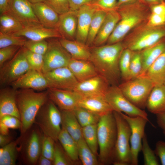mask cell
I'll return each instance as SVG.
<instances>
[{
    "mask_svg": "<svg viewBox=\"0 0 165 165\" xmlns=\"http://www.w3.org/2000/svg\"><path fill=\"white\" fill-rule=\"evenodd\" d=\"M27 40L23 36L0 32V49L11 46H23Z\"/></svg>",
    "mask_w": 165,
    "mask_h": 165,
    "instance_id": "cell-42",
    "label": "cell"
},
{
    "mask_svg": "<svg viewBox=\"0 0 165 165\" xmlns=\"http://www.w3.org/2000/svg\"><path fill=\"white\" fill-rule=\"evenodd\" d=\"M58 141L71 159L77 163L79 160L77 142L63 128L58 137Z\"/></svg>",
    "mask_w": 165,
    "mask_h": 165,
    "instance_id": "cell-33",
    "label": "cell"
},
{
    "mask_svg": "<svg viewBox=\"0 0 165 165\" xmlns=\"http://www.w3.org/2000/svg\"><path fill=\"white\" fill-rule=\"evenodd\" d=\"M12 138L9 134L3 135L0 134V146L2 147L12 141Z\"/></svg>",
    "mask_w": 165,
    "mask_h": 165,
    "instance_id": "cell-56",
    "label": "cell"
},
{
    "mask_svg": "<svg viewBox=\"0 0 165 165\" xmlns=\"http://www.w3.org/2000/svg\"><path fill=\"white\" fill-rule=\"evenodd\" d=\"M146 24L152 26H160L165 25V15L151 13L149 15Z\"/></svg>",
    "mask_w": 165,
    "mask_h": 165,
    "instance_id": "cell-51",
    "label": "cell"
},
{
    "mask_svg": "<svg viewBox=\"0 0 165 165\" xmlns=\"http://www.w3.org/2000/svg\"><path fill=\"white\" fill-rule=\"evenodd\" d=\"M25 49L26 57L31 69L42 72L44 64V55L35 53Z\"/></svg>",
    "mask_w": 165,
    "mask_h": 165,
    "instance_id": "cell-43",
    "label": "cell"
},
{
    "mask_svg": "<svg viewBox=\"0 0 165 165\" xmlns=\"http://www.w3.org/2000/svg\"><path fill=\"white\" fill-rule=\"evenodd\" d=\"M43 134L35 124L20 138L19 155L24 164L36 165L41 154Z\"/></svg>",
    "mask_w": 165,
    "mask_h": 165,
    "instance_id": "cell-6",
    "label": "cell"
},
{
    "mask_svg": "<svg viewBox=\"0 0 165 165\" xmlns=\"http://www.w3.org/2000/svg\"></svg>",
    "mask_w": 165,
    "mask_h": 165,
    "instance_id": "cell-64",
    "label": "cell"
},
{
    "mask_svg": "<svg viewBox=\"0 0 165 165\" xmlns=\"http://www.w3.org/2000/svg\"><path fill=\"white\" fill-rule=\"evenodd\" d=\"M6 13L17 20L24 27L42 25L35 14L32 4L28 0H11Z\"/></svg>",
    "mask_w": 165,
    "mask_h": 165,
    "instance_id": "cell-15",
    "label": "cell"
},
{
    "mask_svg": "<svg viewBox=\"0 0 165 165\" xmlns=\"http://www.w3.org/2000/svg\"><path fill=\"white\" fill-rule=\"evenodd\" d=\"M79 159L83 165H97L96 156L89 147L83 137L77 142Z\"/></svg>",
    "mask_w": 165,
    "mask_h": 165,
    "instance_id": "cell-36",
    "label": "cell"
},
{
    "mask_svg": "<svg viewBox=\"0 0 165 165\" xmlns=\"http://www.w3.org/2000/svg\"><path fill=\"white\" fill-rule=\"evenodd\" d=\"M36 165H53V161L41 154L38 159Z\"/></svg>",
    "mask_w": 165,
    "mask_h": 165,
    "instance_id": "cell-57",
    "label": "cell"
},
{
    "mask_svg": "<svg viewBox=\"0 0 165 165\" xmlns=\"http://www.w3.org/2000/svg\"><path fill=\"white\" fill-rule=\"evenodd\" d=\"M154 151L156 156L159 157L161 164L165 165V141H157Z\"/></svg>",
    "mask_w": 165,
    "mask_h": 165,
    "instance_id": "cell-52",
    "label": "cell"
},
{
    "mask_svg": "<svg viewBox=\"0 0 165 165\" xmlns=\"http://www.w3.org/2000/svg\"><path fill=\"white\" fill-rule=\"evenodd\" d=\"M55 141L51 137L43 134L41 154L53 161Z\"/></svg>",
    "mask_w": 165,
    "mask_h": 165,
    "instance_id": "cell-45",
    "label": "cell"
},
{
    "mask_svg": "<svg viewBox=\"0 0 165 165\" xmlns=\"http://www.w3.org/2000/svg\"><path fill=\"white\" fill-rule=\"evenodd\" d=\"M43 73L47 81L48 88L74 90L79 83L68 67Z\"/></svg>",
    "mask_w": 165,
    "mask_h": 165,
    "instance_id": "cell-14",
    "label": "cell"
},
{
    "mask_svg": "<svg viewBox=\"0 0 165 165\" xmlns=\"http://www.w3.org/2000/svg\"><path fill=\"white\" fill-rule=\"evenodd\" d=\"M48 99L61 110H73L78 106L83 97L74 90L53 88L47 89Z\"/></svg>",
    "mask_w": 165,
    "mask_h": 165,
    "instance_id": "cell-16",
    "label": "cell"
},
{
    "mask_svg": "<svg viewBox=\"0 0 165 165\" xmlns=\"http://www.w3.org/2000/svg\"><path fill=\"white\" fill-rule=\"evenodd\" d=\"M110 86L105 79L99 74L85 81L79 82L74 90L83 97L105 95Z\"/></svg>",
    "mask_w": 165,
    "mask_h": 165,
    "instance_id": "cell-18",
    "label": "cell"
},
{
    "mask_svg": "<svg viewBox=\"0 0 165 165\" xmlns=\"http://www.w3.org/2000/svg\"><path fill=\"white\" fill-rule=\"evenodd\" d=\"M147 6L139 1L119 6L117 11L120 19L107 40V44L121 42L130 31L146 22L149 15Z\"/></svg>",
    "mask_w": 165,
    "mask_h": 165,
    "instance_id": "cell-2",
    "label": "cell"
},
{
    "mask_svg": "<svg viewBox=\"0 0 165 165\" xmlns=\"http://www.w3.org/2000/svg\"><path fill=\"white\" fill-rule=\"evenodd\" d=\"M146 108L156 115L165 113V85L154 86L148 98Z\"/></svg>",
    "mask_w": 165,
    "mask_h": 165,
    "instance_id": "cell-27",
    "label": "cell"
},
{
    "mask_svg": "<svg viewBox=\"0 0 165 165\" xmlns=\"http://www.w3.org/2000/svg\"><path fill=\"white\" fill-rule=\"evenodd\" d=\"M61 127L65 129L77 142L82 137V127L73 110H61Z\"/></svg>",
    "mask_w": 165,
    "mask_h": 165,
    "instance_id": "cell-30",
    "label": "cell"
},
{
    "mask_svg": "<svg viewBox=\"0 0 165 165\" xmlns=\"http://www.w3.org/2000/svg\"><path fill=\"white\" fill-rule=\"evenodd\" d=\"M96 0H69L70 11H76L82 6L90 4Z\"/></svg>",
    "mask_w": 165,
    "mask_h": 165,
    "instance_id": "cell-53",
    "label": "cell"
},
{
    "mask_svg": "<svg viewBox=\"0 0 165 165\" xmlns=\"http://www.w3.org/2000/svg\"><path fill=\"white\" fill-rule=\"evenodd\" d=\"M9 128L2 123H0V133L1 134L7 135L9 134Z\"/></svg>",
    "mask_w": 165,
    "mask_h": 165,
    "instance_id": "cell-60",
    "label": "cell"
},
{
    "mask_svg": "<svg viewBox=\"0 0 165 165\" xmlns=\"http://www.w3.org/2000/svg\"><path fill=\"white\" fill-rule=\"evenodd\" d=\"M124 49L121 42L90 48L89 59L99 74L104 77L110 86H118L121 79L119 61Z\"/></svg>",
    "mask_w": 165,
    "mask_h": 165,
    "instance_id": "cell-1",
    "label": "cell"
},
{
    "mask_svg": "<svg viewBox=\"0 0 165 165\" xmlns=\"http://www.w3.org/2000/svg\"><path fill=\"white\" fill-rule=\"evenodd\" d=\"M151 13L165 15V1L149 6Z\"/></svg>",
    "mask_w": 165,
    "mask_h": 165,
    "instance_id": "cell-54",
    "label": "cell"
},
{
    "mask_svg": "<svg viewBox=\"0 0 165 165\" xmlns=\"http://www.w3.org/2000/svg\"><path fill=\"white\" fill-rule=\"evenodd\" d=\"M17 90L12 87L2 88L0 91V118L10 115L18 118L20 117L17 107L16 96Z\"/></svg>",
    "mask_w": 165,
    "mask_h": 165,
    "instance_id": "cell-23",
    "label": "cell"
},
{
    "mask_svg": "<svg viewBox=\"0 0 165 165\" xmlns=\"http://www.w3.org/2000/svg\"><path fill=\"white\" fill-rule=\"evenodd\" d=\"M53 163V165H72L76 164L70 158L58 141L55 143Z\"/></svg>",
    "mask_w": 165,
    "mask_h": 165,
    "instance_id": "cell-40",
    "label": "cell"
},
{
    "mask_svg": "<svg viewBox=\"0 0 165 165\" xmlns=\"http://www.w3.org/2000/svg\"><path fill=\"white\" fill-rule=\"evenodd\" d=\"M165 50V38L155 45L140 51L142 69L139 76L144 75L157 58Z\"/></svg>",
    "mask_w": 165,
    "mask_h": 165,
    "instance_id": "cell-29",
    "label": "cell"
},
{
    "mask_svg": "<svg viewBox=\"0 0 165 165\" xmlns=\"http://www.w3.org/2000/svg\"><path fill=\"white\" fill-rule=\"evenodd\" d=\"M141 151L143 156L144 165H160L154 151L151 149L149 145L145 133L142 139Z\"/></svg>",
    "mask_w": 165,
    "mask_h": 165,
    "instance_id": "cell-41",
    "label": "cell"
},
{
    "mask_svg": "<svg viewBox=\"0 0 165 165\" xmlns=\"http://www.w3.org/2000/svg\"><path fill=\"white\" fill-rule=\"evenodd\" d=\"M163 84H164V85H165V80H164V82Z\"/></svg>",
    "mask_w": 165,
    "mask_h": 165,
    "instance_id": "cell-63",
    "label": "cell"
},
{
    "mask_svg": "<svg viewBox=\"0 0 165 165\" xmlns=\"http://www.w3.org/2000/svg\"><path fill=\"white\" fill-rule=\"evenodd\" d=\"M107 12L97 9L94 12L90 26L86 45L90 47L94 40L105 19Z\"/></svg>",
    "mask_w": 165,
    "mask_h": 165,
    "instance_id": "cell-35",
    "label": "cell"
},
{
    "mask_svg": "<svg viewBox=\"0 0 165 165\" xmlns=\"http://www.w3.org/2000/svg\"><path fill=\"white\" fill-rule=\"evenodd\" d=\"M96 9L93 5L88 4L82 6L76 11L77 18L76 40L86 44L90 24Z\"/></svg>",
    "mask_w": 165,
    "mask_h": 165,
    "instance_id": "cell-19",
    "label": "cell"
},
{
    "mask_svg": "<svg viewBox=\"0 0 165 165\" xmlns=\"http://www.w3.org/2000/svg\"><path fill=\"white\" fill-rule=\"evenodd\" d=\"M98 161L101 165L112 164L117 135L113 111L101 116L97 124Z\"/></svg>",
    "mask_w": 165,
    "mask_h": 165,
    "instance_id": "cell-4",
    "label": "cell"
},
{
    "mask_svg": "<svg viewBox=\"0 0 165 165\" xmlns=\"http://www.w3.org/2000/svg\"><path fill=\"white\" fill-rule=\"evenodd\" d=\"M20 138L0 148V165H15L19 155Z\"/></svg>",
    "mask_w": 165,
    "mask_h": 165,
    "instance_id": "cell-32",
    "label": "cell"
},
{
    "mask_svg": "<svg viewBox=\"0 0 165 165\" xmlns=\"http://www.w3.org/2000/svg\"><path fill=\"white\" fill-rule=\"evenodd\" d=\"M22 47L11 46L0 49V67L12 59Z\"/></svg>",
    "mask_w": 165,
    "mask_h": 165,
    "instance_id": "cell-48",
    "label": "cell"
},
{
    "mask_svg": "<svg viewBox=\"0 0 165 165\" xmlns=\"http://www.w3.org/2000/svg\"><path fill=\"white\" fill-rule=\"evenodd\" d=\"M120 19L117 10L108 12L94 40V46H101L107 42Z\"/></svg>",
    "mask_w": 165,
    "mask_h": 165,
    "instance_id": "cell-24",
    "label": "cell"
},
{
    "mask_svg": "<svg viewBox=\"0 0 165 165\" xmlns=\"http://www.w3.org/2000/svg\"><path fill=\"white\" fill-rule=\"evenodd\" d=\"M105 96L113 111L124 113L130 117H142L149 120L146 112L131 103L124 95L118 86H110Z\"/></svg>",
    "mask_w": 165,
    "mask_h": 165,
    "instance_id": "cell-11",
    "label": "cell"
},
{
    "mask_svg": "<svg viewBox=\"0 0 165 165\" xmlns=\"http://www.w3.org/2000/svg\"><path fill=\"white\" fill-rule=\"evenodd\" d=\"M59 41L63 47L69 53L72 58L78 60H89L90 48L76 40H69L61 38Z\"/></svg>",
    "mask_w": 165,
    "mask_h": 165,
    "instance_id": "cell-28",
    "label": "cell"
},
{
    "mask_svg": "<svg viewBox=\"0 0 165 165\" xmlns=\"http://www.w3.org/2000/svg\"><path fill=\"white\" fill-rule=\"evenodd\" d=\"M73 110L82 127L97 124L101 116L79 106Z\"/></svg>",
    "mask_w": 165,
    "mask_h": 165,
    "instance_id": "cell-37",
    "label": "cell"
},
{
    "mask_svg": "<svg viewBox=\"0 0 165 165\" xmlns=\"http://www.w3.org/2000/svg\"><path fill=\"white\" fill-rule=\"evenodd\" d=\"M141 69L140 51H133L130 65L129 80L139 76Z\"/></svg>",
    "mask_w": 165,
    "mask_h": 165,
    "instance_id": "cell-44",
    "label": "cell"
},
{
    "mask_svg": "<svg viewBox=\"0 0 165 165\" xmlns=\"http://www.w3.org/2000/svg\"><path fill=\"white\" fill-rule=\"evenodd\" d=\"M48 99L47 91L38 92L31 89L17 90L16 100L21 122V135L33 125L38 112Z\"/></svg>",
    "mask_w": 165,
    "mask_h": 165,
    "instance_id": "cell-3",
    "label": "cell"
},
{
    "mask_svg": "<svg viewBox=\"0 0 165 165\" xmlns=\"http://www.w3.org/2000/svg\"><path fill=\"white\" fill-rule=\"evenodd\" d=\"M133 51L124 48L121 55L119 61V67L121 78L123 82L129 80L130 61Z\"/></svg>",
    "mask_w": 165,
    "mask_h": 165,
    "instance_id": "cell-39",
    "label": "cell"
},
{
    "mask_svg": "<svg viewBox=\"0 0 165 165\" xmlns=\"http://www.w3.org/2000/svg\"><path fill=\"white\" fill-rule=\"evenodd\" d=\"M44 135L58 141L61 130V114L56 105L48 99L38 112L34 123Z\"/></svg>",
    "mask_w": 165,
    "mask_h": 165,
    "instance_id": "cell-7",
    "label": "cell"
},
{
    "mask_svg": "<svg viewBox=\"0 0 165 165\" xmlns=\"http://www.w3.org/2000/svg\"><path fill=\"white\" fill-rule=\"evenodd\" d=\"M68 67L79 82L99 75L95 67L89 60H78L72 58Z\"/></svg>",
    "mask_w": 165,
    "mask_h": 165,
    "instance_id": "cell-21",
    "label": "cell"
},
{
    "mask_svg": "<svg viewBox=\"0 0 165 165\" xmlns=\"http://www.w3.org/2000/svg\"><path fill=\"white\" fill-rule=\"evenodd\" d=\"M24 28L17 20L6 13L0 14V32L4 34H14Z\"/></svg>",
    "mask_w": 165,
    "mask_h": 165,
    "instance_id": "cell-34",
    "label": "cell"
},
{
    "mask_svg": "<svg viewBox=\"0 0 165 165\" xmlns=\"http://www.w3.org/2000/svg\"><path fill=\"white\" fill-rule=\"evenodd\" d=\"M97 9L109 12L117 10V0H96L90 4Z\"/></svg>",
    "mask_w": 165,
    "mask_h": 165,
    "instance_id": "cell-49",
    "label": "cell"
},
{
    "mask_svg": "<svg viewBox=\"0 0 165 165\" xmlns=\"http://www.w3.org/2000/svg\"><path fill=\"white\" fill-rule=\"evenodd\" d=\"M113 113L117 125V135L112 164L131 165L130 127L120 113L113 111Z\"/></svg>",
    "mask_w": 165,
    "mask_h": 165,
    "instance_id": "cell-8",
    "label": "cell"
},
{
    "mask_svg": "<svg viewBox=\"0 0 165 165\" xmlns=\"http://www.w3.org/2000/svg\"><path fill=\"white\" fill-rule=\"evenodd\" d=\"M118 86L131 103L144 110L146 108L148 98L154 86L151 80L143 75L123 82Z\"/></svg>",
    "mask_w": 165,
    "mask_h": 165,
    "instance_id": "cell-9",
    "label": "cell"
},
{
    "mask_svg": "<svg viewBox=\"0 0 165 165\" xmlns=\"http://www.w3.org/2000/svg\"><path fill=\"white\" fill-rule=\"evenodd\" d=\"M10 85L16 90L29 89L38 91L49 87L47 81L43 73L32 69L29 70Z\"/></svg>",
    "mask_w": 165,
    "mask_h": 165,
    "instance_id": "cell-17",
    "label": "cell"
},
{
    "mask_svg": "<svg viewBox=\"0 0 165 165\" xmlns=\"http://www.w3.org/2000/svg\"><path fill=\"white\" fill-rule=\"evenodd\" d=\"M78 106L102 116L113 111L106 101L105 95H94L83 97Z\"/></svg>",
    "mask_w": 165,
    "mask_h": 165,
    "instance_id": "cell-26",
    "label": "cell"
},
{
    "mask_svg": "<svg viewBox=\"0 0 165 165\" xmlns=\"http://www.w3.org/2000/svg\"><path fill=\"white\" fill-rule=\"evenodd\" d=\"M12 34L23 36L28 40L35 41L49 38H62L57 29L47 28L42 25L25 27L21 30Z\"/></svg>",
    "mask_w": 165,
    "mask_h": 165,
    "instance_id": "cell-20",
    "label": "cell"
},
{
    "mask_svg": "<svg viewBox=\"0 0 165 165\" xmlns=\"http://www.w3.org/2000/svg\"><path fill=\"white\" fill-rule=\"evenodd\" d=\"M48 42V48L44 55V64L42 72L44 73L60 68L68 67L72 57L59 40L53 39Z\"/></svg>",
    "mask_w": 165,
    "mask_h": 165,
    "instance_id": "cell-12",
    "label": "cell"
},
{
    "mask_svg": "<svg viewBox=\"0 0 165 165\" xmlns=\"http://www.w3.org/2000/svg\"><path fill=\"white\" fill-rule=\"evenodd\" d=\"M32 5L35 14L42 26L57 29L59 15L44 2L33 4Z\"/></svg>",
    "mask_w": 165,
    "mask_h": 165,
    "instance_id": "cell-22",
    "label": "cell"
},
{
    "mask_svg": "<svg viewBox=\"0 0 165 165\" xmlns=\"http://www.w3.org/2000/svg\"><path fill=\"white\" fill-rule=\"evenodd\" d=\"M82 137L93 153L98 156L99 146L97 134V124L82 127Z\"/></svg>",
    "mask_w": 165,
    "mask_h": 165,
    "instance_id": "cell-38",
    "label": "cell"
},
{
    "mask_svg": "<svg viewBox=\"0 0 165 165\" xmlns=\"http://www.w3.org/2000/svg\"><path fill=\"white\" fill-rule=\"evenodd\" d=\"M32 4L39 2H44V0H28Z\"/></svg>",
    "mask_w": 165,
    "mask_h": 165,
    "instance_id": "cell-62",
    "label": "cell"
},
{
    "mask_svg": "<svg viewBox=\"0 0 165 165\" xmlns=\"http://www.w3.org/2000/svg\"><path fill=\"white\" fill-rule=\"evenodd\" d=\"M0 68V85L3 86L10 85L31 69L24 47L22 46L12 59Z\"/></svg>",
    "mask_w": 165,
    "mask_h": 165,
    "instance_id": "cell-10",
    "label": "cell"
},
{
    "mask_svg": "<svg viewBox=\"0 0 165 165\" xmlns=\"http://www.w3.org/2000/svg\"><path fill=\"white\" fill-rule=\"evenodd\" d=\"M0 123L9 129H20L21 126L20 120L14 116L6 115L0 118Z\"/></svg>",
    "mask_w": 165,
    "mask_h": 165,
    "instance_id": "cell-50",
    "label": "cell"
},
{
    "mask_svg": "<svg viewBox=\"0 0 165 165\" xmlns=\"http://www.w3.org/2000/svg\"><path fill=\"white\" fill-rule=\"evenodd\" d=\"M154 86L163 84L165 79V50L157 58L144 75Z\"/></svg>",
    "mask_w": 165,
    "mask_h": 165,
    "instance_id": "cell-31",
    "label": "cell"
},
{
    "mask_svg": "<svg viewBox=\"0 0 165 165\" xmlns=\"http://www.w3.org/2000/svg\"><path fill=\"white\" fill-rule=\"evenodd\" d=\"M165 0H140V1L148 6L160 3Z\"/></svg>",
    "mask_w": 165,
    "mask_h": 165,
    "instance_id": "cell-59",
    "label": "cell"
},
{
    "mask_svg": "<svg viewBox=\"0 0 165 165\" xmlns=\"http://www.w3.org/2000/svg\"><path fill=\"white\" fill-rule=\"evenodd\" d=\"M156 116L157 124L165 136V113L157 114Z\"/></svg>",
    "mask_w": 165,
    "mask_h": 165,
    "instance_id": "cell-55",
    "label": "cell"
},
{
    "mask_svg": "<svg viewBox=\"0 0 165 165\" xmlns=\"http://www.w3.org/2000/svg\"><path fill=\"white\" fill-rule=\"evenodd\" d=\"M44 2L51 7L59 15L70 11L69 0H44Z\"/></svg>",
    "mask_w": 165,
    "mask_h": 165,
    "instance_id": "cell-47",
    "label": "cell"
},
{
    "mask_svg": "<svg viewBox=\"0 0 165 165\" xmlns=\"http://www.w3.org/2000/svg\"><path fill=\"white\" fill-rule=\"evenodd\" d=\"M140 0H117V7L118 8L123 5L136 2Z\"/></svg>",
    "mask_w": 165,
    "mask_h": 165,
    "instance_id": "cell-61",
    "label": "cell"
},
{
    "mask_svg": "<svg viewBox=\"0 0 165 165\" xmlns=\"http://www.w3.org/2000/svg\"><path fill=\"white\" fill-rule=\"evenodd\" d=\"M11 0H0V14L6 13L9 8Z\"/></svg>",
    "mask_w": 165,
    "mask_h": 165,
    "instance_id": "cell-58",
    "label": "cell"
},
{
    "mask_svg": "<svg viewBox=\"0 0 165 165\" xmlns=\"http://www.w3.org/2000/svg\"><path fill=\"white\" fill-rule=\"evenodd\" d=\"M128 123L131 129L130 143L131 154V165L138 164V156L141 151L145 130L149 120L141 116L130 117L120 112Z\"/></svg>",
    "mask_w": 165,
    "mask_h": 165,
    "instance_id": "cell-13",
    "label": "cell"
},
{
    "mask_svg": "<svg viewBox=\"0 0 165 165\" xmlns=\"http://www.w3.org/2000/svg\"><path fill=\"white\" fill-rule=\"evenodd\" d=\"M23 46L32 52L44 55L48 48V42L46 40L36 41L27 40Z\"/></svg>",
    "mask_w": 165,
    "mask_h": 165,
    "instance_id": "cell-46",
    "label": "cell"
},
{
    "mask_svg": "<svg viewBox=\"0 0 165 165\" xmlns=\"http://www.w3.org/2000/svg\"><path fill=\"white\" fill-rule=\"evenodd\" d=\"M122 42L124 48L141 51L152 46L165 38V25L152 26L146 22L132 30Z\"/></svg>",
    "mask_w": 165,
    "mask_h": 165,
    "instance_id": "cell-5",
    "label": "cell"
},
{
    "mask_svg": "<svg viewBox=\"0 0 165 165\" xmlns=\"http://www.w3.org/2000/svg\"><path fill=\"white\" fill-rule=\"evenodd\" d=\"M77 27V18L76 11H69L59 15L57 29L62 38L69 40L76 38Z\"/></svg>",
    "mask_w": 165,
    "mask_h": 165,
    "instance_id": "cell-25",
    "label": "cell"
}]
</instances>
